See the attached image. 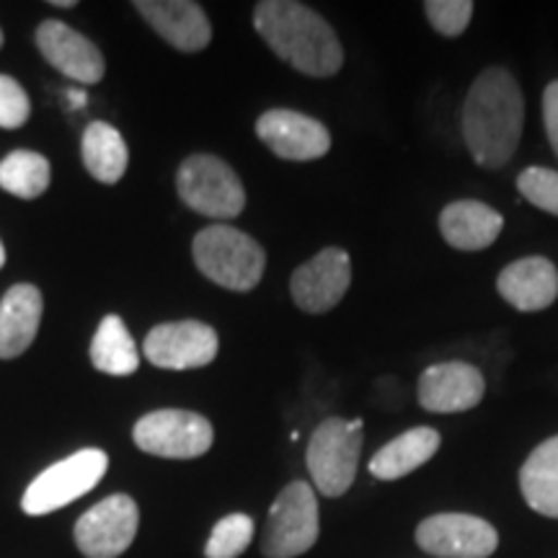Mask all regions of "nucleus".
<instances>
[{"label": "nucleus", "mask_w": 558, "mask_h": 558, "mask_svg": "<svg viewBox=\"0 0 558 558\" xmlns=\"http://www.w3.org/2000/svg\"><path fill=\"white\" fill-rule=\"evenodd\" d=\"M135 445L143 452L169 460H192L213 448V424L186 409H158L135 424Z\"/></svg>", "instance_id": "8"}, {"label": "nucleus", "mask_w": 558, "mask_h": 558, "mask_svg": "<svg viewBox=\"0 0 558 558\" xmlns=\"http://www.w3.org/2000/svg\"><path fill=\"white\" fill-rule=\"evenodd\" d=\"M439 432L435 427H414L401 432L399 437H393L390 442L369 458V476L378 481H399L416 469H422L424 463H429L437 456Z\"/></svg>", "instance_id": "20"}, {"label": "nucleus", "mask_w": 558, "mask_h": 558, "mask_svg": "<svg viewBox=\"0 0 558 558\" xmlns=\"http://www.w3.org/2000/svg\"><path fill=\"white\" fill-rule=\"evenodd\" d=\"M424 13H427L432 29L442 34V37L456 39L469 29L473 19V3L471 0H427Z\"/></svg>", "instance_id": "27"}, {"label": "nucleus", "mask_w": 558, "mask_h": 558, "mask_svg": "<svg viewBox=\"0 0 558 558\" xmlns=\"http://www.w3.org/2000/svg\"><path fill=\"white\" fill-rule=\"evenodd\" d=\"M52 5L54 9H73L75 0H52Z\"/></svg>", "instance_id": "31"}, {"label": "nucleus", "mask_w": 558, "mask_h": 558, "mask_svg": "<svg viewBox=\"0 0 558 558\" xmlns=\"http://www.w3.org/2000/svg\"><path fill=\"white\" fill-rule=\"evenodd\" d=\"M365 445V422L362 418L331 416L318 424L311 435L305 463H308L313 486L324 497L337 499L352 488Z\"/></svg>", "instance_id": "4"}, {"label": "nucleus", "mask_w": 558, "mask_h": 558, "mask_svg": "<svg viewBox=\"0 0 558 558\" xmlns=\"http://www.w3.org/2000/svg\"><path fill=\"white\" fill-rule=\"evenodd\" d=\"M416 546L437 558H488L497 554L499 533L476 514L439 512L416 527Z\"/></svg>", "instance_id": "9"}, {"label": "nucleus", "mask_w": 558, "mask_h": 558, "mask_svg": "<svg viewBox=\"0 0 558 558\" xmlns=\"http://www.w3.org/2000/svg\"><path fill=\"white\" fill-rule=\"evenodd\" d=\"M90 362L99 373L124 378L140 367V352L135 339L120 316H107L90 341Z\"/></svg>", "instance_id": "23"}, {"label": "nucleus", "mask_w": 558, "mask_h": 558, "mask_svg": "<svg viewBox=\"0 0 558 558\" xmlns=\"http://www.w3.org/2000/svg\"><path fill=\"white\" fill-rule=\"evenodd\" d=\"M140 509L128 494H111L75 522V546L88 558H117L132 546Z\"/></svg>", "instance_id": "10"}, {"label": "nucleus", "mask_w": 558, "mask_h": 558, "mask_svg": "<svg viewBox=\"0 0 558 558\" xmlns=\"http://www.w3.org/2000/svg\"><path fill=\"white\" fill-rule=\"evenodd\" d=\"M505 230V218L481 199H456L439 213V233L456 251L476 254L494 246Z\"/></svg>", "instance_id": "18"}, {"label": "nucleus", "mask_w": 558, "mask_h": 558, "mask_svg": "<svg viewBox=\"0 0 558 558\" xmlns=\"http://www.w3.org/2000/svg\"><path fill=\"white\" fill-rule=\"evenodd\" d=\"M251 541H254V520L243 512H233L213 527V535H209L205 546V556L239 558L248 548Z\"/></svg>", "instance_id": "25"}, {"label": "nucleus", "mask_w": 558, "mask_h": 558, "mask_svg": "<svg viewBox=\"0 0 558 558\" xmlns=\"http://www.w3.org/2000/svg\"><path fill=\"white\" fill-rule=\"evenodd\" d=\"M0 47H3V32H0Z\"/></svg>", "instance_id": "33"}, {"label": "nucleus", "mask_w": 558, "mask_h": 558, "mask_svg": "<svg viewBox=\"0 0 558 558\" xmlns=\"http://www.w3.org/2000/svg\"><path fill=\"white\" fill-rule=\"evenodd\" d=\"M484 396V373L463 360L429 365L416 380V401L429 414H463L476 409Z\"/></svg>", "instance_id": "12"}, {"label": "nucleus", "mask_w": 558, "mask_h": 558, "mask_svg": "<svg viewBox=\"0 0 558 558\" xmlns=\"http://www.w3.org/2000/svg\"><path fill=\"white\" fill-rule=\"evenodd\" d=\"M50 160L32 150H13L0 160V190L21 199H34L50 190Z\"/></svg>", "instance_id": "24"}, {"label": "nucleus", "mask_w": 558, "mask_h": 558, "mask_svg": "<svg viewBox=\"0 0 558 558\" xmlns=\"http://www.w3.org/2000/svg\"><path fill=\"white\" fill-rule=\"evenodd\" d=\"M32 114V101L26 90L11 75H0V128L19 130Z\"/></svg>", "instance_id": "28"}, {"label": "nucleus", "mask_w": 558, "mask_h": 558, "mask_svg": "<svg viewBox=\"0 0 558 558\" xmlns=\"http://www.w3.org/2000/svg\"><path fill=\"white\" fill-rule=\"evenodd\" d=\"M254 29L279 60L311 78H331L344 65V47L318 11L298 0H262Z\"/></svg>", "instance_id": "2"}, {"label": "nucleus", "mask_w": 558, "mask_h": 558, "mask_svg": "<svg viewBox=\"0 0 558 558\" xmlns=\"http://www.w3.org/2000/svg\"><path fill=\"white\" fill-rule=\"evenodd\" d=\"M37 47L52 68L83 86H94L104 78L107 65H104L99 47L58 19L41 21L37 29Z\"/></svg>", "instance_id": "15"}, {"label": "nucleus", "mask_w": 558, "mask_h": 558, "mask_svg": "<svg viewBox=\"0 0 558 558\" xmlns=\"http://www.w3.org/2000/svg\"><path fill=\"white\" fill-rule=\"evenodd\" d=\"M107 469L109 458L104 450L86 448L73 452V456L50 465L32 481L24 499H21V507L32 518H41V514L68 507L70 501L81 499L83 494H88L90 488L99 484L107 476Z\"/></svg>", "instance_id": "7"}, {"label": "nucleus", "mask_w": 558, "mask_h": 558, "mask_svg": "<svg viewBox=\"0 0 558 558\" xmlns=\"http://www.w3.org/2000/svg\"><path fill=\"white\" fill-rule=\"evenodd\" d=\"M3 264H5V248L3 243H0V269H3Z\"/></svg>", "instance_id": "32"}, {"label": "nucleus", "mask_w": 558, "mask_h": 558, "mask_svg": "<svg viewBox=\"0 0 558 558\" xmlns=\"http://www.w3.org/2000/svg\"><path fill=\"white\" fill-rule=\"evenodd\" d=\"M497 292L520 313H541L558 300V269L548 256H522L497 277Z\"/></svg>", "instance_id": "16"}, {"label": "nucleus", "mask_w": 558, "mask_h": 558, "mask_svg": "<svg viewBox=\"0 0 558 558\" xmlns=\"http://www.w3.org/2000/svg\"><path fill=\"white\" fill-rule=\"evenodd\" d=\"M135 9L160 37L181 52L205 50L213 39V26L205 9L192 0H137Z\"/></svg>", "instance_id": "17"}, {"label": "nucleus", "mask_w": 558, "mask_h": 558, "mask_svg": "<svg viewBox=\"0 0 558 558\" xmlns=\"http://www.w3.org/2000/svg\"><path fill=\"white\" fill-rule=\"evenodd\" d=\"M352 284V259L344 248L329 246L292 271L290 295L300 311L329 313L344 300Z\"/></svg>", "instance_id": "11"}, {"label": "nucleus", "mask_w": 558, "mask_h": 558, "mask_svg": "<svg viewBox=\"0 0 558 558\" xmlns=\"http://www.w3.org/2000/svg\"><path fill=\"white\" fill-rule=\"evenodd\" d=\"M41 292L34 284H13L0 303V360H13L32 347L41 320Z\"/></svg>", "instance_id": "19"}, {"label": "nucleus", "mask_w": 558, "mask_h": 558, "mask_svg": "<svg viewBox=\"0 0 558 558\" xmlns=\"http://www.w3.org/2000/svg\"><path fill=\"white\" fill-rule=\"evenodd\" d=\"M220 339L213 326L202 320H177L160 324L145 337L143 352L150 365L163 369L207 367L218 357Z\"/></svg>", "instance_id": "13"}, {"label": "nucleus", "mask_w": 558, "mask_h": 558, "mask_svg": "<svg viewBox=\"0 0 558 558\" xmlns=\"http://www.w3.org/2000/svg\"><path fill=\"white\" fill-rule=\"evenodd\" d=\"M177 186L184 205L205 218H239L246 207V190L239 173L218 156L199 153L186 158L179 169Z\"/></svg>", "instance_id": "6"}, {"label": "nucleus", "mask_w": 558, "mask_h": 558, "mask_svg": "<svg viewBox=\"0 0 558 558\" xmlns=\"http://www.w3.org/2000/svg\"><path fill=\"white\" fill-rule=\"evenodd\" d=\"M525 128V96L507 68L481 70L460 114L465 148L484 171H501L518 153Z\"/></svg>", "instance_id": "1"}, {"label": "nucleus", "mask_w": 558, "mask_h": 558, "mask_svg": "<svg viewBox=\"0 0 558 558\" xmlns=\"http://www.w3.org/2000/svg\"><path fill=\"white\" fill-rule=\"evenodd\" d=\"M192 254L197 269L209 282L233 292L254 290L267 269L262 243L226 222L199 230L192 243Z\"/></svg>", "instance_id": "3"}, {"label": "nucleus", "mask_w": 558, "mask_h": 558, "mask_svg": "<svg viewBox=\"0 0 558 558\" xmlns=\"http://www.w3.org/2000/svg\"><path fill=\"white\" fill-rule=\"evenodd\" d=\"M83 163L101 184H117L128 171V143L107 122H90L83 132Z\"/></svg>", "instance_id": "22"}, {"label": "nucleus", "mask_w": 558, "mask_h": 558, "mask_svg": "<svg viewBox=\"0 0 558 558\" xmlns=\"http://www.w3.org/2000/svg\"><path fill=\"white\" fill-rule=\"evenodd\" d=\"M543 128H546L550 150L558 158V78L550 81L543 90Z\"/></svg>", "instance_id": "29"}, {"label": "nucleus", "mask_w": 558, "mask_h": 558, "mask_svg": "<svg viewBox=\"0 0 558 558\" xmlns=\"http://www.w3.org/2000/svg\"><path fill=\"white\" fill-rule=\"evenodd\" d=\"M68 94V101H70V107L73 109H83L86 107V94H83V90H78V88H70V90H65Z\"/></svg>", "instance_id": "30"}, {"label": "nucleus", "mask_w": 558, "mask_h": 558, "mask_svg": "<svg viewBox=\"0 0 558 558\" xmlns=\"http://www.w3.org/2000/svg\"><path fill=\"white\" fill-rule=\"evenodd\" d=\"M518 192L530 205L558 218V171L546 166H527L518 173Z\"/></svg>", "instance_id": "26"}, {"label": "nucleus", "mask_w": 558, "mask_h": 558, "mask_svg": "<svg viewBox=\"0 0 558 558\" xmlns=\"http://www.w3.org/2000/svg\"><path fill=\"white\" fill-rule=\"evenodd\" d=\"M520 488L533 512L558 520V435L530 452L520 469Z\"/></svg>", "instance_id": "21"}, {"label": "nucleus", "mask_w": 558, "mask_h": 558, "mask_svg": "<svg viewBox=\"0 0 558 558\" xmlns=\"http://www.w3.org/2000/svg\"><path fill=\"white\" fill-rule=\"evenodd\" d=\"M318 501L305 481H292L277 494L262 535L264 558H295L318 541Z\"/></svg>", "instance_id": "5"}, {"label": "nucleus", "mask_w": 558, "mask_h": 558, "mask_svg": "<svg viewBox=\"0 0 558 558\" xmlns=\"http://www.w3.org/2000/svg\"><path fill=\"white\" fill-rule=\"evenodd\" d=\"M256 135L282 160H318L331 150V132L316 117L292 109H269L256 120Z\"/></svg>", "instance_id": "14"}]
</instances>
